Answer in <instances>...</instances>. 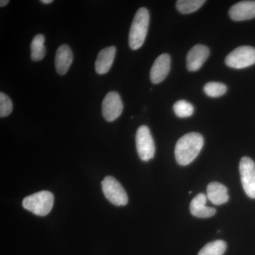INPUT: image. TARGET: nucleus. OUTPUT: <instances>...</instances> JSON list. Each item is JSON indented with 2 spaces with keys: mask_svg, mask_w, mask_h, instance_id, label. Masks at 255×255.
<instances>
[{
  "mask_svg": "<svg viewBox=\"0 0 255 255\" xmlns=\"http://www.w3.org/2000/svg\"><path fill=\"white\" fill-rule=\"evenodd\" d=\"M229 16L236 21L255 18V1H242L233 5L229 10Z\"/></svg>",
  "mask_w": 255,
  "mask_h": 255,
  "instance_id": "9b49d317",
  "label": "nucleus"
},
{
  "mask_svg": "<svg viewBox=\"0 0 255 255\" xmlns=\"http://www.w3.org/2000/svg\"><path fill=\"white\" fill-rule=\"evenodd\" d=\"M102 187L105 197L112 204L117 206L127 205L128 201L127 192L115 178L106 177L102 182Z\"/></svg>",
  "mask_w": 255,
  "mask_h": 255,
  "instance_id": "20e7f679",
  "label": "nucleus"
},
{
  "mask_svg": "<svg viewBox=\"0 0 255 255\" xmlns=\"http://www.w3.org/2000/svg\"><path fill=\"white\" fill-rule=\"evenodd\" d=\"M209 49L204 45L198 44L193 47L187 56V67L189 71L195 72L203 66L209 56Z\"/></svg>",
  "mask_w": 255,
  "mask_h": 255,
  "instance_id": "9d476101",
  "label": "nucleus"
},
{
  "mask_svg": "<svg viewBox=\"0 0 255 255\" xmlns=\"http://www.w3.org/2000/svg\"><path fill=\"white\" fill-rule=\"evenodd\" d=\"M150 23V14L145 7L137 10L134 16L130 32H129V46L132 50H137L143 45L147 36Z\"/></svg>",
  "mask_w": 255,
  "mask_h": 255,
  "instance_id": "f03ea898",
  "label": "nucleus"
},
{
  "mask_svg": "<svg viewBox=\"0 0 255 255\" xmlns=\"http://www.w3.org/2000/svg\"><path fill=\"white\" fill-rule=\"evenodd\" d=\"M135 143L139 157L142 161L153 158L155 153V145L150 129L146 126L138 128L135 135Z\"/></svg>",
  "mask_w": 255,
  "mask_h": 255,
  "instance_id": "39448f33",
  "label": "nucleus"
},
{
  "mask_svg": "<svg viewBox=\"0 0 255 255\" xmlns=\"http://www.w3.org/2000/svg\"><path fill=\"white\" fill-rule=\"evenodd\" d=\"M241 182L247 195L255 199V163L248 157H243L240 162Z\"/></svg>",
  "mask_w": 255,
  "mask_h": 255,
  "instance_id": "0eeeda50",
  "label": "nucleus"
},
{
  "mask_svg": "<svg viewBox=\"0 0 255 255\" xmlns=\"http://www.w3.org/2000/svg\"><path fill=\"white\" fill-rule=\"evenodd\" d=\"M13 110V104L11 99L3 92L0 93V117H7Z\"/></svg>",
  "mask_w": 255,
  "mask_h": 255,
  "instance_id": "412c9836",
  "label": "nucleus"
},
{
  "mask_svg": "<svg viewBox=\"0 0 255 255\" xmlns=\"http://www.w3.org/2000/svg\"><path fill=\"white\" fill-rule=\"evenodd\" d=\"M122 98L116 92H109L102 102V115L106 121L112 122L119 118L123 112Z\"/></svg>",
  "mask_w": 255,
  "mask_h": 255,
  "instance_id": "6e6552de",
  "label": "nucleus"
},
{
  "mask_svg": "<svg viewBox=\"0 0 255 255\" xmlns=\"http://www.w3.org/2000/svg\"><path fill=\"white\" fill-rule=\"evenodd\" d=\"M207 198L215 205L226 204L229 200L228 189L221 183H210L207 187Z\"/></svg>",
  "mask_w": 255,
  "mask_h": 255,
  "instance_id": "2eb2a0df",
  "label": "nucleus"
},
{
  "mask_svg": "<svg viewBox=\"0 0 255 255\" xmlns=\"http://www.w3.org/2000/svg\"><path fill=\"white\" fill-rule=\"evenodd\" d=\"M207 196L204 194H199L196 195L190 204L191 214L195 217L201 219L212 217L216 214V209L212 207L206 206Z\"/></svg>",
  "mask_w": 255,
  "mask_h": 255,
  "instance_id": "4468645a",
  "label": "nucleus"
},
{
  "mask_svg": "<svg viewBox=\"0 0 255 255\" xmlns=\"http://www.w3.org/2000/svg\"><path fill=\"white\" fill-rule=\"evenodd\" d=\"M9 2V0H1V1H0V6H1V7H3V6L7 5Z\"/></svg>",
  "mask_w": 255,
  "mask_h": 255,
  "instance_id": "4be33fe9",
  "label": "nucleus"
},
{
  "mask_svg": "<svg viewBox=\"0 0 255 255\" xmlns=\"http://www.w3.org/2000/svg\"><path fill=\"white\" fill-rule=\"evenodd\" d=\"M170 57L167 53L157 57L150 70V80L153 84H159L167 78L170 70Z\"/></svg>",
  "mask_w": 255,
  "mask_h": 255,
  "instance_id": "1a4fd4ad",
  "label": "nucleus"
},
{
  "mask_svg": "<svg viewBox=\"0 0 255 255\" xmlns=\"http://www.w3.org/2000/svg\"><path fill=\"white\" fill-rule=\"evenodd\" d=\"M174 112L179 118H187L191 117L194 112L193 105L185 100H179L173 107Z\"/></svg>",
  "mask_w": 255,
  "mask_h": 255,
  "instance_id": "aec40b11",
  "label": "nucleus"
},
{
  "mask_svg": "<svg viewBox=\"0 0 255 255\" xmlns=\"http://www.w3.org/2000/svg\"><path fill=\"white\" fill-rule=\"evenodd\" d=\"M117 53L115 46L107 47L101 50L95 61V70L100 75H105L110 71Z\"/></svg>",
  "mask_w": 255,
  "mask_h": 255,
  "instance_id": "f8f14e48",
  "label": "nucleus"
},
{
  "mask_svg": "<svg viewBox=\"0 0 255 255\" xmlns=\"http://www.w3.org/2000/svg\"><path fill=\"white\" fill-rule=\"evenodd\" d=\"M226 63L230 68L243 69L255 63V48L251 46H241L227 55Z\"/></svg>",
  "mask_w": 255,
  "mask_h": 255,
  "instance_id": "423d86ee",
  "label": "nucleus"
},
{
  "mask_svg": "<svg viewBox=\"0 0 255 255\" xmlns=\"http://www.w3.org/2000/svg\"><path fill=\"white\" fill-rule=\"evenodd\" d=\"M204 146V137L198 132H189L178 140L175 146L176 160L182 166L191 163L200 153Z\"/></svg>",
  "mask_w": 255,
  "mask_h": 255,
  "instance_id": "f257e3e1",
  "label": "nucleus"
},
{
  "mask_svg": "<svg viewBox=\"0 0 255 255\" xmlns=\"http://www.w3.org/2000/svg\"><path fill=\"white\" fill-rule=\"evenodd\" d=\"M41 1L42 3H43V4H48L53 2V0H41Z\"/></svg>",
  "mask_w": 255,
  "mask_h": 255,
  "instance_id": "5701e85b",
  "label": "nucleus"
},
{
  "mask_svg": "<svg viewBox=\"0 0 255 255\" xmlns=\"http://www.w3.org/2000/svg\"><path fill=\"white\" fill-rule=\"evenodd\" d=\"M205 2L204 0H179L177 1V8L182 14H191L197 11Z\"/></svg>",
  "mask_w": 255,
  "mask_h": 255,
  "instance_id": "a211bd4d",
  "label": "nucleus"
},
{
  "mask_svg": "<svg viewBox=\"0 0 255 255\" xmlns=\"http://www.w3.org/2000/svg\"><path fill=\"white\" fill-rule=\"evenodd\" d=\"M227 249V245L223 241L211 242L199 251L198 255H223Z\"/></svg>",
  "mask_w": 255,
  "mask_h": 255,
  "instance_id": "f3484780",
  "label": "nucleus"
},
{
  "mask_svg": "<svg viewBox=\"0 0 255 255\" xmlns=\"http://www.w3.org/2000/svg\"><path fill=\"white\" fill-rule=\"evenodd\" d=\"M44 43L45 37L43 35L37 34L33 37L31 43V57L33 61H40L46 56V47Z\"/></svg>",
  "mask_w": 255,
  "mask_h": 255,
  "instance_id": "dca6fc26",
  "label": "nucleus"
},
{
  "mask_svg": "<svg viewBox=\"0 0 255 255\" xmlns=\"http://www.w3.org/2000/svg\"><path fill=\"white\" fill-rule=\"evenodd\" d=\"M204 90L206 95L209 97L217 98L226 93L227 87L221 82H211L206 84Z\"/></svg>",
  "mask_w": 255,
  "mask_h": 255,
  "instance_id": "6ab92c4d",
  "label": "nucleus"
},
{
  "mask_svg": "<svg viewBox=\"0 0 255 255\" xmlns=\"http://www.w3.org/2000/svg\"><path fill=\"white\" fill-rule=\"evenodd\" d=\"M54 204V196L48 191H41L23 199L22 206L32 214L45 216L49 214Z\"/></svg>",
  "mask_w": 255,
  "mask_h": 255,
  "instance_id": "7ed1b4c3",
  "label": "nucleus"
},
{
  "mask_svg": "<svg viewBox=\"0 0 255 255\" xmlns=\"http://www.w3.org/2000/svg\"><path fill=\"white\" fill-rule=\"evenodd\" d=\"M73 60V53L68 45H62L58 48L55 54V65L58 75H64L68 73Z\"/></svg>",
  "mask_w": 255,
  "mask_h": 255,
  "instance_id": "ddd939ff",
  "label": "nucleus"
}]
</instances>
